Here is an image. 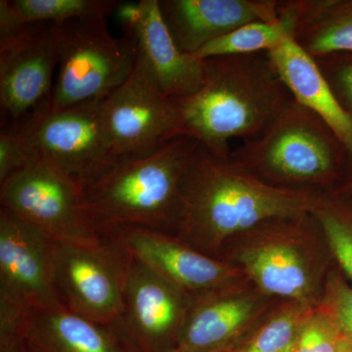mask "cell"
Wrapping results in <instances>:
<instances>
[{"mask_svg":"<svg viewBox=\"0 0 352 352\" xmlns=\"http://www.w3.org/2000/svg\"><path fill=\"white\" fill-rule=\"evenodd\" d=\"M104 238L117 242L132 258L189 295L245 279L235 264L205 254L173 234L126 228Z\"/></svg>","mask_w":352,"mask_h":352,"instance_id":"obj_12","label":"cell"},{"mask_svg":"<svg viewBox=\"0 0 352 352\" xmlns=\"http://www.w3.org/2000/svg\"><path fill=\"white\" fill-rule=\"evenodd\" d=\"M58 29L52 23L29 24L9 43L0 44L2 112L19 120L50 100L58 66Z\"/></svg>","mask_w":352,"mask_h":352,"instance_id":"obj_15","label":"cell"},{"mask_svg":"<svg viewBox=\"0 0 352 352\" xmlns=\"http://www.w3.org/2000/svg\"><path fill=\"white\" fill-rule=\"evenodd\" d=\"M18 333L34 352H138L116 324L96 323L65 307L27 312Z\"/></svg>","mask_w":352,"mask_h":352,"instance_id":"obj_18","label":"cell"},{"mask_svg":"<svg viewBox=\"0 0 352 352\" xmlns=\"http://www.w3.org/2000/svg\"><path fill=\"white\" fill-rule=\"evenodd\" d=\"M279 3L278 0H159L171 38L190 55L241 25L276 20Z\"/></svg>","mask_w":352,"mask_h":352,"instance_id":"obj_16","label":"cell"},{"mask_svg":"<svg viewBox=\"0 0 352 352\" xmlns=\"http://www.w3.org/2000/svg\"><path fill=\"white\" fill-rule=\"evenodd\" d=\"M268 298L247 278L192 295L173 352H210L235 346L268 311Z\"/></svg>","mask_w":352,"mask_h":352,"instance_id":"obj_13","label":"cell"},{"mask_svg":"<svg viewBox=\"0 0 352 352\" xmlns=\"http://www.w3.org/2000/svg\"><path fill=\"white\" fill-rule=\"evenodd\" d=\"M342 339L337 322L319 302L298 331L289 352H336Z\"/></svg>","mask_w":352,"mask_h":352,"instance_id":"obj_25","label":"cell"},{"mask_svg":"<svg viewBox=\"0 0 352 352\" xmlns=\"http://www.w3.org/2000/svg\"><path fill=\"white\" fill-rule=\"evenodd\" d=\"M316 230L312 214L270 220L238 236L229 263L263 295L318 305L325 263Z\"/></svg>","mask_w":352,"mask_h":352,"instance_id":"obj_5","label":"cell"},{"mask_svg":"<svg viewBox=\"0 0 352 352\" xmlns=\"http://www.w3.org/2000/svg\"><path fill=\"white\" fill-rule=\"evenodd\" d=\"M120 1L116 0H8L15 17L23 24L52 23L87 16H106L115 13Z\"/></svg>","mask_w":352,"mask_h":352,"instance_id":"obj_24","label":"cell"},{"mask_svg":"<svg viewBox=\"0 0 352 352\" xmlns=\"http://www.w3.org/2000/svg\"><path fill=\"white\" fill-rule=\"evenodd\" d=\"M103 117L120 159L154 154L180 136L175 101L139 54L131 76L104 99Z\"/></svg>","mask_w":352,"mask_h":352,"instance_id":"obj_11","label":"cell"},{"mask_svg":"<svg viewBox=\"0 0 352 352\" xmlns=\"http://www.w3.org/2000/svg\"><path fill=\"white\" fill-rule=\"evenodd\" d=\"M113 14L117 16L124 34H131L139 18V1H120Z\"/></svg>","mask_w":352,"mask_h":352,"instance_id":"obj_29","label":"cell"},{"mask_svg":"<svg viewBox=\"0 0 352 352\" xmlns=\"http://www.w3.org/2000/svg\"><path fill=\"white\" fill-rule=\"evenodd\" d=\"M201 60L203 87L173 101L179 135L214 154L228 156L231 139L261 138L295 102L266 52Z\"/></svg>","mask_w":352,"mask_h":352,"instance_id":"obj_2","label":"cell"},{"mask_svg":"<svg viewBox=\"0 0 352 352\" xmlns=\"http://www.w3.org/2000/svg\"><path fill=\"white\" fill-rule=\"evenodd\" d=\"M318 305L284 300L268 310L234 352H289L302 324Z\"/></svg>","mask_w":352,"mask_h":352,"instance_id":"obj_22","label":"cell"},{"mask_svg":"<svg viewBox=\"0 0 352 352\" xmlns=\"http://www.w3.org/2000/svg\"><path fill=\"white\" fill-rule=\"evenodd\" d=\"M333 94L352 119V52L315 58Z\"/></svg>","mask_w":352,"mask_h":352,"instance_id":"obj_26","label":"cell"},{"mask_svg":"<svg viewBox=\"0 0 352 352\" xmlns=\"http://www.w3.org/2000/svg\"><path fill=\"white\" fill-rule=\"evenodd\" d=\"M320 302L332 314L344 339L352 346V288L332 275L325 284Z\"/></svg>","mask_w":352,"mask_h":352,"instance_id":"obj_27","label":"cell"},{"mask_svg":"<svg viewBox=\"0 0 352 352\" xmlns=\"http://www.w3.org/2000/svg\"><path fill=\"white\" fill-rule=\"evenodd\" d=\"M322 196L272 186L229 155L219 156L198 144L183 175L176 236L215 258L229 241L259 224L312 214Z\"/></svg>","mask_w":352,"mask_h":352,"instance_id":"obj_1","label":"cell"},{"mask_svg":"<svg viewBox=\"0 0 352 352\" xmlns=\"http://www.w3.org/2000/svg\"><path fill=\"white\" fill-rule=\"evenodd\" d=\"M45 103L19 129L34 161L56 166L82 187L118 163L104 124V99L56 112Z\"/></svg>","mask_w":352,"mask_h":352,"instance_id":"obj_8","label":"cell"},{"mask_svg":"<svg viewBox=\"0 0 352 352\" xmlns=\"http://www.w3.org/2000/svg\"><path fill=\"white\" fill-rule=\"evenodd\" d=\"M336 352H352V346L351 344L342 336V339L340 340L339 347H338L337 351Z\"/></svg>","mask_w":352,"mask_h":352,"instance_id":"obj_32","label":"cell"},{"mask_svg":"<svg viewBox=\"0 0 352 352\" xmlns=\"http://www.w3.org/2000/svg\"><path fill=\"white\" fill-rule=\"evenodd\" d=\"M293 38L310 56L352 52V0H293Z\"/></svg>","mask_w":352,"mask_h":352,"instance_id":"obj_20","label":"cell"},{"mask_svg":"<svg viewBox=\"0 0 352 352\" xmlns=\"http://www.w3.org/2000/svg\"><path fill=\"white\" fill-rule=\"evenodd\" d=\"M107 18L87 16L58 25L59 72L45 103L50 111L107 98L131 76L138 55L135 36L113 38Z\"/></svg>","mask_w":352,"mask_h":352,"instance_id":"obj_6","label":"cell"},{"mask_svg":"<svg viewBox=\"0 0 352 352\" xmlns=\"http://www.w3.org/2000/svg\"><path fill=\"white\" fill-rule=\"evenodd\" d=\"M229 156L272 186L322 195L338 189L351 161L336 132L296 101L263 135L243 141Z\"/></svg>","mask_w":352,"mask_h":352,"instance_id":"obj_4","label":"cell"},{"mask_svg":"<svg viewBox=\"0 0 352 352\" xmlns=\"http://www.w3.org/2000/svg\"><path fill=\"white\" fill-rule=\"evenodd\" d=\"M296 11L293 0L280 1L279 17L241 25L201 48L194 56L198 59L268 52L287 36L293 38Z\"/></svg>","mask_w":352,"mask_h":352,"instance_id":"obj_21","label":"cell"},{"mask_svg":"<svg viewBox=\"0 0 352 352\" xmlns=\"http://www.w3.org/2000/svg\"><path fill=\"white\" fill-rule=\"evenodd\" d=\"M210 352H234V346L228 347V349H220V351H210Z\"/></svg>","mask_w":352,"mask_h":352,"instance_id":"obj_33","label":"cell"},{"mask_svg":"<svg viewBox=\"0 0 352 352\" xmlns=\"http://www.w3.org/2000/svg\"><path fill=\"white\" fill-rule=\"evenodd\" d=\"M266 53L296 103L323 120L352 157V119L340 105L315 58L302 50L292 36Z\"/></svg>","mask_w":352,"mask_h":352,"instance_id":"obj_19","label":"cell"},{"mask_svg":"<svg viewBox=\"0 0 352 352\" xmlns=\"http://www.w3.org/2000/svg\"><path fill=\"white\" fill-rule=\"evenodd\" d=\"M331 254L352 282V201L324 194L312 212Z\"/></svg>","mask_w":352,"mask_h":352,"instance_id":"obj_23","label":"cell"},{"mask_svg":"<svg viewBox=\"0 0 352 352\" xmlns=\"http://www.w3.org/2000/svg\"><path fill=\"white\" fill-rule=\"evenodd\" d=\"M1 208L55 244L103 241L88 210L80 183L36 160L0 184Z\"/></svg>","mask_w":352,"mask_h":352,"instance_id":"obj_7","label":"cell"},{"mask_svg":"<svg viewBox=\"0 0 352 352\" xmlns=\"http://www.w3.org/2000/svg\"><path fill=\"white\" fill-rule=\"evenodd\" d=\"M65 305L55 281L53 243L0 208V333H16L31 310Z\"/></svg>","mask_w":352,"mask_h":352,"instance_id":"obj_9","label":"cell"},{"mask_svg":"<svg viewBox=\"0 0 352 352\" xmlns=\"http://www.w3.org/2000/svg\"><path fill=\"white\" fill-rule=\"evenodd\" d=\"M138 54L166 96L179 99L198 91L205 82L204 60L182 52L164 24L159 0H140L133 31Z\"/></svg>","mask_w":352,"mask_h":352,"instance_id":"obj_17","label":"cell"},{"mask_svg":"<svg viewBox=\"0 0 352 352\" xmlns=\"http://www.w3.org/2000/svg\"><path fill=\"white\" fill-rule=\"evenodd\" d=\"M198 144L195 139L179 136L154 154L120 157L107 173L83 186L102 237L126 228L177 235L183 175Z\"/></svg>","mask_w":352,"mask_h":352,"instance_id":"obj_3","label":"cell"},{"mask_svg":"<svg viewBox=\"0 0 352 352\" xmlns=\"http://www.w3.org/2000/svg\"><path fill=\"white\" fill-rule=\"evenodd\" d=\"M131 261L109 238L95 245L53 243L55 281L65 307L96 323L117 324Z\"/></svg>","mask_w":352,"mask_h":352,"instance_id":"obj_10","label":"cell"},{"mask_svg":"<svg viewBox=\"0 0 352 352\" xmlns=\"http://www.w3.org/2000/svg\"><path fill=\"white\" fill-rule=\"evenodd\" d=\"M34 162L29 146L19 131L0 134V184Z\"/></svg>","mask_w":352,"mask_h":352,"instance_id":"obj_28","label":"cell"},{"mask_svg":"<svg viewBox=\"0 0 352 352\" xmlns=\"http://www.w3.org/2000/svg\"><path fill=\"white\" fill-rule=\"evenodd\" d=\"M191 296L132 258L124 314L116 325L138 352H173Z\"/></svg>","mask_w":352,"mask_h":352,"instance_id":"obj_14","label":"cell"},{"mask_svg":"<svg viewBox=\"0 0 352 352\" xmlns=\"http://www.w3.org/2000/svg\"><path fill=\"white\" fill-rule=\"evenodd\" d=\"M333 193L340 194V195L346 197L352 201V157L344 179H342L338 189Z\"/></svg>","mask_w":352,"mask_h":352,"instance_id":"obj_31","label":"cell"},{"mask_svg":"<svg viewBox=\"0 0 352 352\" xmlns=\"http://www.w3.org/2000/svg\"><path fill=\"white\" fill-rule=\"evenodd\" d=\"M0 352H34L18 335L0 336Z\"/></svg>","mask_w":352,"mask_h":352,"instance_id":"obj_30","label":"cell"}]
</instances>
